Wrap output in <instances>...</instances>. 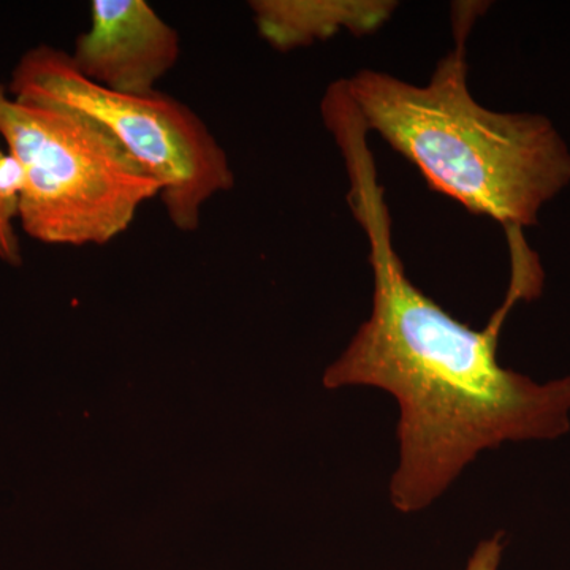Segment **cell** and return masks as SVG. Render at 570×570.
Returning <instances> with one entry per match:
<instances>
[{
  "mask_svg": "<svg viewBox=\"0 0 570 570\" xmlns=\"http://www.w3.org/2000/svg\"><path fill=\"white\" fill-rule=\"evenodd\" d=\"M346 160L348 204L365 232L373 268V311L325 371L326 389L365 385L400 404V464L390 501L403 513L428 508L483 450L504 442L550 441L570 430V376L538 384L501 366L499 333L520 299L542 288L530 249L512 253L505 302L474 330L411 283L392 242V219L367 149Z\"/></svg>",
  "mask_w": 570,
  "mask_h": 570,
  "instance_id": "1",
  "label": "cell"
},
{
  "mask_svg": "<svg viewBox=\"0 0 570 570\" xmlns=\"http://www.w3.org/2000/svg\"><path fill=\"white\" fill-rule=\"evenodd\" d=\"M480 11V3H460L455 47L426 85L370 69L344 82L367 132L414 164L431 189L497 220L512 238L569 186L570 151L550 119L490 110L469 91L466 43Z\"/></svg>",
  "mask_w": 570,
  "mask_h": 570,
  "instance_id": "2",
  "label": "cell"
},
{
  "mask_svg": "<svg viewBox=\"0 0 570 570\" xmlns=\"http://www.w3.org/2000/svg\"><path fill=\"white\" fill-rule=\"evenodd\" d=\"M0 137L26 170L22 230L43 245H107L132 225L142 204L160 195L156 178L82 112L7 97Z\"/></svg>",
  "mask_w": 570,
  "mask_h": 570,
  "instance_id": "3",
  "label": "cell"
},
{
  "mask_svg": "<svg viewBox=\"0 0 570 570\" xmlns=\"http://www.w3.org/2000/svg\"><path fill=\"white\" fill-rule=\"evenodd\" d=\"M7 91L17 102L66 108L102 124L160 184V200L178 230H197L204 206L235 186L227 153L193 108L159 91L105 89L51 45L21 56Z\"/></svg>",
  "mask_w": 570,
  "mask_h": 570,
  "instance_id": "4",
  "label": "cell"
},
{
  "mask_svg": "<svg viewBox=\"0 0 570 570\" xmlns=\"http://www.w3.org/2000/svg\"><path fill=\"white\" fill-rule=\"evenodd\" d=\"M181 56V40L146 0H92L91 26L75 40L82 77L129 96L156 92Z\"/></svg>",
  "mask_w": 570,
  "mask_h": 570,
  "instance_id": "5",
  "label": "cell"
},
{
  "mask_svg": "<svg viewBox=\"0 0 570 570\" xmlns=\"http://www.w3.org/2000/svg\"><path fill=\"white\" fill-rule=\"evenodd\" d=\"M262 39L281 52L311 47L341 32H377L397 9L392 0H253Z\"/></svg>",
  "mask_w": 570,
  "mask_h": 570,
  "instance_id": "6",
  "label": "cell"
},
{
  "mask_svg": "<svg viewBox=\"0 0 570 570\" xmlns=\"http://www.w3.org/2000/svg\"><path fill=\"white\" fill-rule=\"evenodd\" d=\"M26 187V170L11 153H0V216L13 224L18 217L22 193Z\"/></svg>",
  "mask_w": 570,
  "mask_h": 570,
  "instance_id": "7",
  "label": "cell"
},
{
  "mask_svg": "<svg viewBox=\"0 0 570 570\" xmlns=\"http://www.w3.org/2000/svg\"><path fill=\"white\" fill-rule=\"evenodd\" d=\"M504 534L498 532L493 538L482 540L469 558L464 570H498L504 553Z\"/></svg>",
  "mask_w": 570,
  "mask_h": 570,
  "instance_id": "8",
  "label": "cell"
},
{
  "mask_svg": "<svg viewBox=\"0 0 570 570\" xmlns=\"http://www.w3.org/2000/svg\"><path fill=\"white\" fill-rule=\"evenodd\" d=\"M7 97H9V94H7L6 86L0 85V105ZM0 153H2V149H0ZM0 261L11 266L22 265L20 239H18L13 224L7 223L2 216H0Z\"/></svg>",
  "mask_w": 570,
  "mask_h": 570,
  "instance_id": "9",
  "label": "cell"
}]
</instances>
